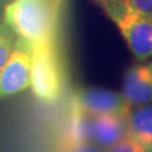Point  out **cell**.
<instances>
[{
    "instance_id": "cell-13",
    "label": "cell",
    "mask_w": 152,
    "mask_h": 152,
    "mask_svg": "<svg viewBox=\"0 0 152 152\" xmlns=\"http://www.w3.org/2000/svg\"><path fill=\"white\" fill-rule=\"evenodd\" d=\"M72 152H99V150H96L93 146H90V143H89V145H85L83 147H80V148L72 151Z\"/></svg>"
},
{
    "instance_id": "cell-9",
    "label": "cell",
    "mask_w": 152,
    "mask_h": 152,
    "mask_svg": "<svg viewBox=\"0 0 152 152\" xmlns=\"http://www.w3.org/2000/svg\"><path fill=\"white\" fill-rule=\"evenodd\" d=\"M127 127L128 136L138 142L145 152H152V103L132 108Z\"/></svg>"
},
{
    "instance_id": "cell-3",
    "label": "cell",
    "mask_w": 152,
    "mask_h": 152,
    "mask_svg": "<svg viewBox=\"0 0 152 152\" xmlns=\"http://www.w3.org/2000/svg\"><path fill=\"white\" fill-rule=\"evenodd\" d=\"M31 88L45 103H55L62 95L64 70L56 41L32 46Z\"/></svg>"
},
{
    "instance_id": "cell-11",
    "label": "cell",
    "mask_w": 152,
    "mask_h": 152,
    "mask_svg": "<svg viewBox=\"0 0 152 152\" xmlns=\"http://www.w3.org/2000/svg\"><path fill=\"white\" fill-rule=\"evenodd\" d=\"M107 152H145V150L136 140H133L131 136L127 134L115 145L109 147Z\"/></svg>"
},
{
    "instance_id": "cell-2",
    "label": "cell",
    "mask_w": 152,
    "mask_h": 152,
    "mask_svg": "<svg viewBox=\"0 0 152 152\" xmlns=\"http://www.w3.org/2000/svg\"><path fill=\"white\" fill-rule=\"evenodd\" d=\"M100 4L119 29L133 56L138 61L152 57V18L126 0H104Z\"/></svg>"
},
{
    "instance_id": "cell-6",
    "label": "cell",
    "mask_w": 152,
    "mask_h": 152,
    "mask_svg": "<svg viewBox=\"0 0 152 152\" xmlns=\"http://www.w3.org/2000/svg\"><path fill=\"white\" fill-rule=\"evenodd\" d=\"M121 94L131 108L152 103V60L126 71Z\"/></svg>"
},
{
    "instance_id": "cell-7",
    "label": "cell",
    "mask_w": 152,
    "mask_h": 152,
    "mask_svg": "<svg viewBox=\"0 0 152 152\" xmlns=\"http://www.w3.org/2000/svg\"><path fill=\"white\" fill-rule=\"evenodd\" d=\"M128 134L127 117L100 114L90 117V142L102 148H109Z\"/></svg>"
},
{
    "instance_id": "cell-8",
    "label": "cell",
    "mask_w": 152,
    "mask_h": 152,
    "mask_svg": "<svg viewBox=\"0 0 152 152\" xmlns=\"http://www.w3.org/2000/svg\"><path fill=\"white\" fill-rule=\"evenodd\" d=\"M90 143V115L71 98V108L67 123L64 128L61 148L64 152H72Z\"/></svg>"
},
{
    "instance_id": "cell-1",
    "label": "cell",
    "mask_w": 152,
    "mask_h": 152,
    "mask_svg": "<svg viewBox=\"0 0 152 152\" xmlns=\"http://www.w3.org/2000/svg\"><path fill=\"white\" fill-rule=\"evenodd\" d=\"M4 23L31 46L55 41L57 10L52 0H12L4 10Z\"/></svg>"
},
{
    "instance_id": "cell-4",
    "label": "cell",
    "mask_w": 152,
    "mask_h": 152,
    "mask_svg": "<svg viewBox=\"0 0 152 152\" xmlns=\"http://www.w3.org/2000/svg\"><path fill=\"white\" fill-rule=\"evenodd\" d=\"M32 46L17 38L8 61L0 69V99L13 96L31 88Z\"/></svg>"
},
{
    "instance_id": "cell-14",
    "label": "cell",
    "mask_w": 152,
    "mask_h": 152,
    "mask_svg": "<svg viewBox=\"0 0 152 152\" xmlns=\"http://www.w3.org/2000/svg\"><path fill=\"white\" fill-rule=\"evenodd\" d=\"M96 1H98V3H102V1H104V0H96Z\"/></svg>"
},
{
    "instance_id": "cell-10",
    "label": "cell",
    "mask_w": 152,
    "mask_h": 152,
    "mask_svg": "<svg viewBox=\"0 0 152 152\" xmlns=\"http://www.w3.org/2000/svg\"><path fill=\"white\" fill-rule=\"evenodd\" d=\"M15 42L14 32L4 22H0V69L10 57Z\"/></svg>"
},
{
    "instance_id": "cell-5",
    "label": "cell",
    "mask_w": 152,
    "mask_h": 152,
    "mask_svg": "<svg viewBox=\"0 0 152 152\" xmlns=\"http://www.w3.org/2000/svg\"><path fill=\"white\" fill-rule=\"evenodd\" d=\"M72 99L90 117L100 114L128 117L132 109L123 99L122 94L104 89H81L72 95Z\"/></svg>"
},
{
    "instance_id": "cell-12",
    "label": "cell",
    "mask_w": 152,
    "mask_h": 152,
    "mask_svg": "<svg viewBox=\"0 0 152 152\" xmlns=\"http://www.w3.org/2000/svg\"><path fill=\"white\" fill-rule=\"evenodd\" d=\"M133 8L152 18V0H126Z\"/></svg>"
}]
</instances>
